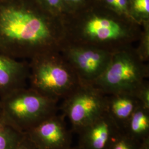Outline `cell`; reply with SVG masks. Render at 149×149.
<instances>
[{
  "mask_svg": "<svg viewBox=\"0 0 149 149\" xmlns=\"http://www.w3.org/2000/svg\"><path fill=\"white\" fill-rule=\"evenodd\" d=\"M113 95L109 101H107L106 112L119 129L123 130L140 103L134 94Z\"/></svg>",
  "mask_w": 149,
  "mask_h": 149,
  "instance_id": "obj_10",
  "label": "cell"
},
{
  "mask_svg": "<svg viewBox=\"0 0 149 149\" xmlns=\"http://www.w3.org/2000/svg\"><path fill=\"white\" fill-rule=\"evenodd\" d=\"M133 7L137 13L149 16V0H133Z\"/></svg>",
  "mask_w": 149,
  "mask_h": 149,
  "instance_id": "obj_16",
  "label": "cell"
},
{
  "mask_svg": "<svg viewBox=\"0 0 149 149\" xmlns=\"http://www.w3.org/2000/svg\"><path fill=\"white\" fill-rule=\"evenodd\" d=\"M120 130L106 112L79 133V146L82 149H108Z\"/></svg>",
  "mask_w": 149,
  "mask_h": 149,
  "instance_id": "obj_7",
  "label": "cell"
},
{
  "mask_svg": "<svg viewBox=\"0 0 149 149\" xmlns=\"http://www.w3.org/2000/svg\"><path fill=\"white\" fill-rule=\"evenodd\" d=\"M63 0H42L43 3L51 10H59L62 5Z\"/></svg>",
  "mask_w": 149,
  "mask_h": 149,
  "instance_id": "obj_17",
  "label": "cell"
},
{
  "mask_svg": "<svg viewBox=\"0 0 149 149\" xmlns=\"http://www.w3.org/2000/svg\"><path fill=\"white\" fill-rule=\"evenodd\" d=\"M2 113V108H1V100L0 98V115Z\"/></svg>",
  "mask_w": 149,
  "mask_h": 149,
  "instance_id": "obj_23",
  "label": "cell"
},
{
  "mask_svg": "<svg viewBox=\"0 0 149 149\" xmlns=\"http://www.w3.org/2000/svg\"><path fill=\"white\" fill-rule=\"evenodd\" d=\"M122 130L130 137L140 142L149 137V109L140 103Z\"/></svg>",
  "mask_w": 149,
  "mask_h": 149,
  "instance_id": "obj_12",
  "label": "cell"
},
{
  "mask_svg": "<svg viewBox=\"0 0 149 149\" xmlns=\"http://www.w3.org/2000/svg\"><path fill=\"white\" fill-rule=\"evenodd\" d=\"M82 149L81 148H80V146H77V147H74V148H72L71 146L70 147V148H69V149Z\"/></svg>",
  "mask_w": 149,
  "mask_h": 149,
  "instance_id": "obj_22",
  "label": "cell"
},
{
  "mask_svg": "<svg viewBox=\"0 0 149 149\" xmlns=\"http://www.w3.org/2000/svg\"><path fill=\"white\" fill-rule=\"evenodd\" d=\"M70 56L86 79L94 81L103 72L109 62L107 54L97 49H74L71 51Z\"/></svg>",
  "mask_w": 149,
  "mask_h": 149,
  "instance_id": "obj_9",
  "label": "cell"
},
{
  "mask_svg": "<svg viewBox=\"0 0 149 149\" xmlns=\"http://www.w3.org/2000/svg\"><path fill=\"white\" fill-rule=\"evenodd\" d=\"M139 149H149V137L144 139L140 142Z\"/></svg>",
  "mask_w": 149,
  "mask_h": 149,
  "instance_id": "obj_20",
  "label": "cell"
},
{
  "mask_svg": "<svg viewBox=\"0 0 149 149\" xmlns=\"http://www.w3.org/2000/svg\"><path fill=\"white\" fill-rule=\"evenodd\" d=\"M36 149H68L71 135L62 116L56 114L44 119L25 133Z\"/></svg>",
  "mask_w": 149,
  "mask_h": 149,
  "instance_id": "obj_6",
  "label": "cell"
},
{
  "mask_svg": "<svg viewBox=\"0 0 149 149\" xmlns=\"http://www.w3.org/2000/svg\"><path fill=\"white\" fill-rule=\"evenodd\" d=\"M25 133L0 115V149H16Z\"/></svg>",
  "mask_w": 149,
  "mask_h": 149,
  "instance_id": "obj_13",
  "label": "cell"
},
{
  "mask_svg": "<svg viewBox=\"0 0 149 149\" xmlns=\"http://www.w3.org/2000/svg\"><path fill=\"white\" fill-rule=\"evenodd\" d=\"M128 8L127 0H117L114 8L120 12H126Z\"/></svg>",
  "mask_w": 149,
  "mask_h": 149,
  "instance_id": "obj_19",
  "label": "cell"
},
{
  "mask_svg": "<svg viewBox=\"0 0 149 149\" xmlns=\"http://www.w3.org/2000/svg\"><path fill=\"white\" fill-rule=\"evenodd\" d=\"M139 103L149 109V88L147 86H141L134 94Z\"/></svg>",
  "mask_w": 149,
  "mask_h": 149,
  "instance_id": "obj_15",
  "label": "cell"
},
{
  "mask_svg": "<svg viewBox=\"0 0 149 149\" xmlns=\"http://www.w3.org/2000/svg\"><path fill=\"white\" fill-rule=\"evenodd\" d=\"M47 55L34 59L31 88L56 100L72 91L74 81L67 70Z\"/></svg>",
  "mask_w": 149,
  "mask_h": 149,
  "instance_id": "obj_5",
  "label": "cell"
},
{
  "mask_svg": "<svg viewBox=\"0 0 149 149\" xmlns=\"http://www.w3.org/2000/svg\"><path fill=\"white\" fill-rule=\"evenodd\" d=\"M140 141L130 137L120 130L113 139L108 149H139Z\"/></svg>",
  "mask_w": 149,
  "mask_h": 149,
  "instance_id": "obj_14",
  "label": "cell"
},
{
  "mask_svg": "<svg viewBox=\"0 0 149 149\" xmlns=\"http://www.w3.org/2000/svg\"><path fill=\"white\" fill-rule=\"evenodd\" d=\"M16 149H36V148L25 134Z\"/></svg>",
  "mask_w": 149,
  "mask_h": 149,
  "instance_id": "obj_18",
  "label": "cell"
},
{
  "mask_svg": "<svg viewBox=\"0 0 149 149\" xmlns=\"http://www.w3.org/2000/svg\"><path fill=\"white\" fill-rule=\"evenodd\" d=\"M142 80L143 74L138 65L128 55L120 54L109 61L95 82L101 92L134 95L143 85Z\"/></svg>",
  "mask_w": 149,
  "mask_h": 149,
  "instance_id": "obj_3",
  "label": "cell"
},
{
  "mask_svg": "<svg viewBox=\"0 0 149 149\" xmlns=\"http://www.w3.org/2000/svg\"><path fill=\"white\" fill-rule=\"evenodd\" d=\"M64 104V116L68 118L72 129L80 131L106 112L107 100L101 91L84 86L72 91Z\"/></svg>",
  "mask_w": 149,
  "mask_h": 149,
  "instance_id": "obj_4",
  "label": "cell"
},
{
  "mask_svg": "<svg viewBox=\"0 0 149 149\" xmlns=\"http://www.w3.org/2000/svg\"><path fill=\"white\" fill-rule=\"evenodd\" d=\"M52 22L22 3H0V53L21 60L47 55L54 43Z\"/></svg>",
  "mask_w": 149,
  "mask_h": 149,
  "instance_id": "obj_1",
  "label": "cell"
},
{
  "mask_svg": "<svg viewBox=\"0 0 149 149\" xmlns=\"http://www.w3.org/2000/svg\"><path fill=\"white\" fill-rule=\"evenodd\" d=\"M27 66L21 60L0 53V98L24 87Z\"/></svg>",
  "mask_w": 149,
  "mask_h": 149,
  "instance_id": "obj_8",
  "label": "cell"
},
{
  "mask_svg": "<svg viewBox=\"0 0 149 149\" xmlns=\"http://www.w3.org/2000/svg\"><path fill=\"white\" fill-rule=\"evenodd\" d=\"M55 100L24 87L1 99L2 114L23 133L56 114Z\"/></svg>",
  "mask_w": 149,
  "mask_h": 149,
  "instance_id": "obj_2",
  "label": "cell"
},
{
  "mask_svg": "<svg viewBox=\"0 0 149 149\" xmlns=\"http://www.w3.org/2000/svg\"><path fill=\"white\" fill-rule=\"evenodd\" d=\"M85 32L89 37L102 41L117 39L124 34V29L117 22L98 17L87 22Z\"/></svg>",
  "mask_w": 149,
  "mask_h": 149,
  "instance_id": "obj_11",
  "label": "cell"
},
{
  "mask_svg": "<svg viewBox=\"0 0 149 149\" xmlns=\"http://www.w3.org/2000/svg\"><path fill=\"white\" fill-rule=\"evenodd\" d=\"M65 1L70 2V3H77L80 2L82 0H65Z\"/></svg>",
  "mask_w": 149,
  "mask_h": 149,
  "instance_id": "obj_21",
  "label": "cell"
}]
</instances>
